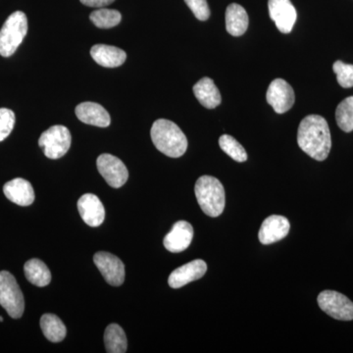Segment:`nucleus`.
<instances>
[{"mask_svg":"<svg viewBox=\"0 0 353 353\" xmlns=\"http://www.w3.org/2000/svg\"><path fill=\"white\" fill-rule=\"evenodd\" d=\"M297 143L313 159H327L331 152L332 139L326 119L319 115L306 116L299 124Z\"/></svg>","mask_w":353,"mask_h":353,"instance_id":"nucleus-1","label":"nucleus"},{"mask_svg":"<svg viewBox=\"0 0 353 353\" xmlns=\"http://www.w3.org/2000/svg\"><path fill=\"white\" fill-rule=\"evenodd\" d=\"M150 136L155 148L167 157L178 158L183 157L187 152V137L178 125L172 121H155L150 131Z\"/></svg>","mask_w":353,"mask_h":353,"instance_id":"nucleus-2","label":"nucleus"},{"mask_svg":"<svg viewBox=\"0 0 353 353\" xmlns=\"http://www.w3.org/2000/svg\"><path fill=\"white\" fill-rule=\"evenodd\" d=\"M194 192L201 210L210 217H218L224 211L226 203L225 189L218 179L201 176L196 181Z\"/></svg>","mask_w":353,"mask_h":353,"instance_id":"nucleus-3","label":"nucleus"},{"mask_svg":"<svg viewBox=\"0 0 353 353\" xmlns=\"http://www.w3.org/2000/svg\"><path fill=\"white\" fill-rule=\"evenodd\" d=\"M28 32L27 16L22 11L11 14L0 30V55L10 57L18 50Z\"/></svg>","mask_w":353,"mask_h":353,"instance_id":"nucleus-4","label":"nucleus"},{"mask_svg":"<svg viewBox=\"0 0 353 353\" xmlns=\"http://www.w3.org/2000/svg\"><path fill=\"white\" fill-rule=\"evenodd\" d=\"M0 305L14 319L22 317L25 310L24 296L17 281L8 271L0 272Z\"/></svg>","mask_w":353,"mask_h":353,"instance_id":"nucleus-5","label":"nucleus"},{"mask_svg":"<svg viewBox=\"0 0 353 353\" xmlns=\"http://www.w3.org/2000/svg\"><path fill=\"white\" fill-rule=\"evenodd\" d=\"M70 131L61 125L50 127L41 134L39 145L43 148L44 155L50 159H59L64 157L71 146Z\"/></svg>","mask_w":353,"mask_h":353,"instance_id":"nucleus-6","label":"nucleus"},{"mask_svg":"<svg viewBox=\"0 0 353 353\" xmlns=\"http://www.w3.org/2000/svg\"><path fill=\"white\" fill-rule=\"evenodd\" d=\"M317 301L319 307L334 319L353 320V303L345 294L334 290H324L318 296Z\"/></svg>","mask_w":353,"mask_h":353,"instance_id":"nucleus-7","label":"nucleus"},{"mask_svg":"<svg viewBox=\"0 0 353 353\" xmlns=\"http://www.w3.org/2000/svg\"><path fill=\"white\" fill-rule=\"evenodd\" d=\"M97 166L110 187L118 189L127 183L129 172L119 158L104 153L97 158Z\"/></svg>","mask_w":353,"mask_h":353,"instance_id":"nucleus-8","label":"nucleus"},{"mask_svg":"<svg viewBox=\"0 0 353 353\" xmlns=\"http://www.w3.org/2000/svg\"><path fill=\"white\" fill-rule=\"evenodd\" d=\"M94 262L109 285L119 287L124 283L125 265L117 256L109 252H99L95 253Z\"/></svg>","mask_w":353,"mask_h":353,"instance_id":"nucleus-9","label":"nucleus"},{"mask_svg":"<svg viewBox=\"0 0 353 353\" xmlns=\"http://www.w3.org/2000/svg\"><path fill=\"white\" fill-rule=\"evenodd\" d=\"M294 90L289 83L283 79L272 81L266 92V99L276 113L288 112L294 106Z\"/></svg>","mask_w":353,"mask_h":353,"instance_id":"nucleus-10","label":"nucleus"},{"mask_svg":"<svg viewBox=\"0 0 353 353\" xmlns=\"http://www.w3.org/2000/svg\"><path fill=\"white\" fill-rule=\"evenodd\" d=\"M269 15L279 31L289 34L296 22L297 13L290 0H269Z\"/></svg>","mask_w":353,"mask_h":353,"instance_id":"nucleus-11","label":"nucleus"},{"mask_svg":"<svg viewBox=\"0 0 353 353\" xmlns=\"http://www.w3.org/2000/svg\"><path fill=\"white\" fill-rule=\"evenodd\" d=\"M290 221L284 216L271 215L266 218L260 228L259 238L262 245H271L285 239L289 234Z\"/></svg>","mask_w":353,"mask_h":353,"instance_id":"nucleus-12","label":"nucleus"},{"mask_svg":"<svg viewBox=\"0 0 353 353\" xmlns=\"http://www.w3.org/2000/svg\"><path fill=\"white\" fill-rule=\"evenodd\" d=\"M208 265L201 259L194 260L179 267L169 276L168 284L173 289H180L183 285L199 280L205 275Z\"/></svg>","mask_w":353,"mask_h":353,"instance_id":"nucleus-13","label":"nucleus"},{"mask_svg":"<svg viewBox=\"0 0 353 353\" xmlns=\"http://www.w3.org/2000/svg\"><path fill=\"white\" fill-rule=\"evenodd\" d=\"M194 239V228L187 221H179L166 236L163 243L165 248L170 252L179 253L189 248Z\"/></svg>","mask_w":353,"mask_h":353,"instance_id":"nucleus-14","label":"nucleus"},{"mask_svg":"<svg viewBox=\"0 0 353 353\" xmlns=\"http://www.w3.org/2000/svg\"><path fill=\"white\" fill-rule=\"evenodd\" d=\"M78 210L85 224L99 227L105 218L103 204L95 194H85L78 201Z\"/></svg>","mask_w":353,"mask_h":353,"instance_id":"nucleus-15","label":"nucleus"},{"mask_svg":"<svg viewBox=\"0 0 353 353\" xmlns=\"http://www.w3.org/2000/svg\"><path fill=\"white\" fill-rule=\"evenodd\" d=\"M75 112L78 119L85 124L99 128H106L111 124V118L108 110L95 102H83L79 104Z\"/></svg>","mask_w":353,"mask_h":353,"instance_id":"nucleus-16","label":"nucleus"},{"mask_svg":"<svg viewBox=\"0 0 353 353\" xmlns=\"http://www.w3.org/2000/svg\"><path fill=\"white\" fill-rule=\"evenodd\" d=\"M3 192L9 201L20 206L31 205L34 201V192L31 183L22 178H16L7 182Z\"/></svg>","mask_w":353,"mask_h":353,"instance_id":"nucleus-17","label":"nucleus"},{"mask_svg":"<svg viewBox=\"0 0 353 353\" xmlns=\"http://www.w3.org/2000/svg\"><path fill=\"white\" fill-rule=\"evenodd\" d=\"M90 55L97 64L105 68H116L125 63L127 54L116 46L95 44L90 50Z\"/></svg>","mask_w":353,"mask_h":353,"instance_id":"nucleus-18","label":"nucleus"},{"mask_svg":"<svg viewBox=\"0 0 353 353\" xmlns=\"http://www.w3.org/2000/svg\"><path fill=\"white\" fill-rule=\"evenodd\" d=\"M194 94L202 106L208 109H214L220 105L221 94L210 78H202L194 85Z\"/></svg>","mask_w":353,"mask_h":353,"instance_id":"nucleus-19","label":"nucleus"},{"mask_svg":"<svg viewBox=\"0 0 353 353\" xmlns=\"http://www.w3.org/2000/svg\"><path fill=\"white\" fill-rule=\"evenodd\" d=\"M248 28V15L240 4L232 3L227 7L226 30L234 37H241Z\"/></svg>","mask_w":353,"mask_h":353,"instance_id":"nucleus-20","label":"nucleus"},{"mask_svg":"<svg viewBox=\"0 0 353 353\" xmlns=\"http://www.w3.org/2000/svg\"><path fill=\"white\" fill-rule=\"evenodd\" d=\"M24 272L27 280L37 287L43 288L50 284V269L41 260L34 259L26 262Z\"/></svg>","mask_w":353,"mask_h":353,"instance_id":"nucleus-21","label":"nucleus"},{"mask_svg":"<svg viewBox=\"0 0 353 353\" xmlns=\"http://www.w3.org/2000/svg\"><path fill=\"white\" fill-rule=\"evenodd\" d=\"M41 328L44 336L52 343H60L66 336V327L60 318L54 314L48 313L43 315L41 318Z\"/></svg>","mask_w":353,"mask_h":353,"instance_id":"nucleus-22","label":"nucleus"},{"mask_svg":"<svg viewBox=\"0 0 353 353\" xmlns=\"http://www.w3.org/2000/svg\"><path fill=\"white\" fill-rule=\"evenodd\" d=\"M104 343L108 353H124L127 352L126 334L119 325L110 324L104 333Z\"/></svg>","mask_w":353,"mask_h":353,"instance_id":"nucleus-23","label":"nucleus"},{"mask_svg":"<svg viewBox=\"0 0 353 353\" xmlns=\"http://www.w3.org/2000/svg\"><path fill=\"white\" fill-rule=\"evenodd\" d=\"M90 19L99 29H110L120 24L122 15L114 9L101 8L90 14Z\"/></svg>","mask_w":353,"mask_h":353,"instance_id":"nucleus-24","label":"nucleus"},{"mask_svg":"<svg viewBox=\"0 0 353 353\" xmlns=\"http://www.w3.org/2000/svg\"><path fill=\"white\" fill-rule=\"evenodd\" d=\"M336 124L343 132L353 131V97L343 99L336 110Z\"/></svg>","mask_w":353,"mask_h":353,"instance_id":"nucleus-25","label":"nucleus"},{"mask_svg":"<svg viewBox=\"0 0 353 353\" xmlns=\"http://www.w3.org/2000/svg\"><path fill=\"white\" fill-rule=\"evenodd\" d=\"M219 145L221 150L234 161L245 162L248 159V153L243 146L230 134H223L220 137Z\"/></svg>","mask_w":353,"mask_h":353,"instance_id":"nucleus-26","label":"nucleus"},{"mask_svg":"<svg viewBox=\"0 0 353 353\" xmlns=\"http://www.w3.org/2000/svg\"><path fill=\"white\" fill-rule=\"evenodd\" d=\"M333 70L341 87L345 88L353 87V65L345 64L339 60L334 62Z\"/></svg>","mask_w":353,"mask_h":353,"instance_id":"nucleus-27","label":"nucleus"},{"mask_svg":"<svg viewBox=\"0 0 353 353\" xmlns=\"http://www.w3.org/2000/svg\"><path fill=\"white\" fill-rule=\"evenodd\" d=\"M15 126V114L7 108H0V141L8 138Z\"/></svg>","mask_w":353,"mask_h":353,"instance_id":"nucleus-28","label":"nucleus"},{"mask_svg":"<svg viewBox=\"0 0 353 353\" xmlns=\"http://www.w3.org/2000/svg\"><path fill=\"white\" fill-rule=\"evenodd\" d=\"M185 2L199 21H206L210 17V9L206 0H185Z\"/></svg>","mask_w":353,"mask_h":353,"instance_id":"nucleus-29","label":"nucleus"},{"mask_svg":"<svg viewBox=\"0 0 353 353\" xmlns=\"http://www.w3.org/2000/svg\"><path fill=\"white\" fill-rule=\"evenodd\" d=\"M80 1L85 6L101 8V7L110 6L115 0H80Z\"/></svg>","mask_w":353,"mask_h":353,"instance_id":"nucleus-30","label":"nucleus"},{"mask_svg":"<svg viewBox=\"0 0 353 353\" xmlns=\"http://www.w3.org/2000/svg\"><path fill=\"white\" fill-rule=\"evenodd\" d=\"M0 322H3V318H2L1 316H0Z\"/></svg>","mask_w":353,"mask_h":353,"instance_id":"nucleus-31","label":"nucleus"}]
</instances>
